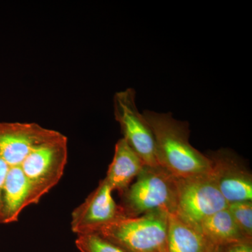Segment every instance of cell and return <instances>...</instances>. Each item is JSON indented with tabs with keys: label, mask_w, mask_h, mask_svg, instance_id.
Returning a JSON list of instances; mask_svg holds the SVG:
<instances>
[{
	"label": "cell",
	"mask_w": 252,
	"mask_h": 252,
	"mask_svg": "<svg viewBox=\"0 0 252 252\" xmlns=\"http://www.w3.org/2000/svg\"><path fill=\"white\" fill-rule=\"evenodd\" d=\"M30 186L21 166L9 167L2 190L3 223L17 221L30 206Z\"/></svg>",
	"instance_id": "obj_10"
},
{
	"label": "cell",
	"mask_w": 252,
	"mask_h": 252,
	"mask_svg": "<svg viewBox=\"0 0 252 252\" xmlns=\"http://www.w3.org/2000/svg\"><path fill=\"white\" fill-rule=\"evenodd\" d=\"M228 210L239 229L249 240L252 236V201L235 202L228 204Z\"/></svg>",
	"instance_id": "obj_14"
},
{
	"label": "cell",
	"mask_w": 252,
	"mask_h": 252,
	"mask_svg": "<svg viewBox=\"0 0 252 252\" xmlns=\"http://www.w3.org/2000/svg\"><path fill=\"white\" fill-rule=\"evenodd\" d=\"M75 245L80 252H126L115 244L95 233L77 235Z\"/></svg>",
	"instance_id": "obj_13"
},
{
	"label": "cell",
	"mask_w": 252,
	"mask_h": 252,
	"mask_svg": "<svg viewBox=\"0 0 252 252\" xmlns=\"http://www.w3.org/2000/svg\"><path fill=\"white\" fill-rule=\"evenodd\" d=\"M207 157L212 162V175L227 203L252 201V173L238 157L226 149Z\"/></svg>",
	"instance_id": "obj_7"
},
{
	"label": "cell",
	"mask_w": 252,
	"mask_h": 252,
	"mask_svg": "<svg viewBox=\"0 0 252 252\" xmlns=\"http://www.w3.org/2000/svg\"><path fill=\"white\" fill-rule=\"evenodd\" d=\"M135 94L133 89H127L115 94L114 117L121 126L124 138L141 158L144 165L158 167L153 133L137 109Z\"/></svg>",
	"instance_id": "obj_6"
},
{
	"label": "cell",
	"mask_w": 252,
	"mask_h": 252,
	"mask_svg": "<svg viewBox=\"0 0 252 252\" xmlns=\"http://www.w3.org/2000/svg\"><path fill=\"white\" fill-rule=\"evenodd\" d=\"M67 137L59 131L28 154L21 167L30 186V205L41 198L58 185L67 162Z\"/></svg>",
	"instance_id": "obj_3"
},
{
	"label": "cell",
	"mask_w": 252,
	"mask_h": 252,
	"mask_svg": "<svg viewBox=\"0 0 252 252\" xmlns=\"http://www.w3.org/2000/svg\"><path fill=\"white\" fill-rule=\"evenodd\" d=\"M137 177L135 183L124 192L121 207L126 217H140L157 211L173 213L175 177L161 167L147 165Z\"/></svg>",
	"instance_id": "obj_4"
},
{
	"label": "cell",
	"mask_w": 252,
	"mask_h": 252,
	"mask_svg": "<svg viewBox=\"0 0 252 252\" xmlns=\"http://www.w3.org/2000/svg\"><path fill=\"white\" fill-rule=\"evenodd\" d=\"M142 115L153 133L159 166L175 178L211 171L210 159L189 142L188 123L175 120L171 114L144 111Z\"/></svg>",
	"instance_id": "obj_1"
},
{
	"label": "cell",
	"mask_w": 252,
	"mask_h": 252,
	"mask_svg": "<svg viewBox=\"0 0 252 252\" xmlns=\"http://www.w3.org/2000/svg\"><path fill=\"white\" fill-rule=\"evenodd\" d=\"M227 208L205 219L199 226V231L215 246L225 248L233 244L252 241L239 229Z\"/></svg>",
	"instance_id": "obj_12"
},
{
	"label": "cell",
	"mask_w": 252,
	"mask_h": 252,
	"mask_svg": "<svg viewBox=\"0 0 252 252\" xmlns=\"http://www.w3.org/2000/svg\"><path fill=\"white\" fill-rule=\"evenodd\" d=\"M8 170L9 166L2 158L0 157V223H3L2 190Z\"/></svg>",
	"instance_id": "obj_15"
},
{
	"label": "cell",
	"mask_w": 252,
	"mask_h": 252,
	"mask_svg": "<svg viewBox=\"0 0 252 252\" xmlns=\"http://www.w3.org/2000/svg\"><path fill=\"white\" fill-rule=\"evenodd\" d=\"M212 252H225L223 247L215 246Z\"/></svg>",
	"instance_id": "obj_17"
},
{
	"label": "cell",
	"mask_w": 252,
	"mask_h": 252,
	"mask_svg": "<svg viewBox=\"0 0 252 252\" xmlns=\"http://www.w3.org/2000/svg\"><path fill=\"white\" fill-rule=\"evenodd\" d=\"M215 247L198 229L168 214L167 252H212Z\"/></svg>",
	"instance_id": "obj_11"
},
{
	"label": "cell",
	"mask_w": 252,
	"mask_h": 252,
	"mask_svg": "<svg viewBox=\"0 0 252 252\" xmlns=\"http://www.w3.org/2000/svg\"><path fill=\"white\" fill-rule=\"evenodd\" d=\"M175 189L172 214L196 229L207 217L228 206L211 171L186 178H175Z\"/></svg>",
	"instance_id": "obj_5"
},
{
	"label": "cell",
	"mask_w": 252,
	"mask_h": 252,
	"mask_svg": "<svg viewBox=\"0 0 252 252\" xmlns=\"http://www.w3.org/2000/svg\"><path fill=\"white\" fill-rule=\"evenodd\" d=\"M225 252H252V241L233 244L225 247Z\"/></svg>",
	"instance_id": "obj_16"
},
{
	"label": "cell",
	"mask_w": 252,
	"mask_h": 252,
	"mask_svg": "<svg viewBox=\"0 0 252 252\" xmlns=\"http://www.w3.org/2000/svg\"><path fill=\"white\" fill-rule=\"evenodd\" d=\"M157 211L140 217L122 216L99 227L95 233L126 252H167V217Z\"/></svg>",
	"instance_id": "obj_2"
},
{
	"label": "cell",
	"mask_w": 252,
	"mask_h": 252,
	"mask_svg": "<svg viewBox=\"0 0 252 252\" xmlns=\"http://www.w3.org/2000/svg\"><path fill=\"white\" fill-rule=\"evenodd\" d=\"M144 165L141 158L125 139L122 138L116 144L114 158L104 179L112 190L124 193Z\"/></svg>",
	"instance_id": "obj_9"
},
{
	"label": "cell",
	"mask_w": 252,
	"mask_h": 252,
	"mask_svg": "<svg viewBox=\"0 0 252 252\" xmlns=\"http://www.w3.org/2000/svg\"><path fill=\"white\" fill-rule=\"evenodd\" d=\"M112 189L105 179L72 213L71 228L77 235L91 233L119 217L125 216L113 198Z\"/></svg>",
	"instance_id": "obj_8"
}]
</instances>
